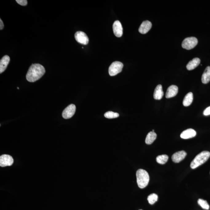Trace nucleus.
I'll return each instance as SVG.
<instances>
[{
	"mask_svg": "<svg viewBox=\"0 0 210 210\" xmlns=\"http://www.w3.org/2000/svg\"><path fill=\"white\" fill-rule=\"evenodd\" d=\"M13 157L10 155H3L0 157V166L1 167L10 166L14 164Z\"/></svg>",
	"mask_w": 210,
	"mask_h": 210,
	"instance_id": "6e6552de",
	"label": "nucleus"
},
{
	"mask_svg": "<svg viewBox=\"0 0 210 210\" xmlns=\"http://www.w3.org/2000/svg\"><path fill=\"white\" fill-rule=\"evenodd\" d=\"M75 38L78 42L82 45H86L89 42V38L86 34L83 32L78 31L75 34Z\"/></svg>",
	"mask_w": 210,
	"mask_h": 210,
	"instance_id": "0eeeda50",
	"label": "nucleus"
},
{
	"mask_svg": "<svg viewBox=\"0 0 210 210\" xmlns=\"http://www.w3.org/2000/svg\"><path fill=\"white\" fill-rule=\"evenodd\" d=\"M113 30L114 35L118 38L121 37L123 34V29L121 23L118 20L116 21L113 24Z\"/></svg>",
	"mask_w": 210,
	"mask_h": 210,
	"instance_id": "1a4fd4ad",
	"label": "nucleus"
},
{
	"mask_svg": "<svg viewBox=\"0 0 210 210\" xmlns=\"http://www.w3.org/2000/svg\"><path fill=\"white\" fill-rule=\"evenodd\" d=\"M4 27V23L1 20V19H0V29L1 30H2V29H3Z\"/></svg>",
	"mask_w": 210,
	"mask_h": 210,
	"instance_id": "a878e982",
	"label": "nucleus"
},
{
	"mask_svg": "<svg viewBox=\"0 0 210 210\" xmlns=\"http://www.w3.org/2000/svg\"><path fill=\"white\" fill-rule=\"evenodd\" d=\"M196 134V132L194 130L192 129H189L182 132L180 137L182 139H188L195 137Z\"/></svg>",
	"mask_w": 210,
	"mask_h": 210,
	"instance_id": "f8f14e48",
	"label": "nucleus"
},
{
	"mask_svg": "<svg viewBox=\"0 0 210 210\" xmlns=\"http://www.w3.org/2000/svg\"><path fill=\"white\" fill-rule=\"evenodd\" d=\"M76 110V107L74 104H71L69 105L63 111L62 114L63 118L65 119L71 118L74 116Z\"/></svg>",
	"mask_w": 210,
	"mask_h": 210,
	"instance_id": "423d86ee",
	"label": "nucleus"
},
{
	"mask_svg": "<svg viewBox=\"0 0 210 210\" xmlns=\"http://www.w3.org/2000/svg\"><path fill=\"white\" fill-rule=\"evenodd\" d=\"M123 67V64L120 61H116L113 62L109 69V73L110 76H113L117 75L121 72Z\"/></svg>",
	"mask_w": 210,
	"mask_h": 210,
	"instance_id": "20e7f679",
	"label": "nucleus"
},
{
	"mask_svg": "<svg viewBox=\"0 0 210 210\" xmlns=\"http://www.w3.org/2000/svg\"><path fill=\"white\" fill-rule=\"evenodd\" d=\"M198 203L204 209H209V205L207 201L202 199H199L198 200Z\"/></svg>",
	"mask_w": 210,
	"mask_h": 210,
	"instance_id": "4be33fe9",
	"label": "nucleus"
},
{
	"mask_svg": "<svg viewBox=\"0 0 210 210\" xmlns=\"http://www.w3.org/2000/svg\"><path fill=\"white\" fill-rule=\"evenodd\" d=\"M158 196L156 194L153 193L148 196V200L149 204L151 205L153 204L158 200Z\"/></svg>",
	"mask_w": 210,
	"mask_h": 210,
	"instance_id": "412c9836",
	"label": "nucleus"
},
{
	"mask_svg": "<svg viewBox=\"0 0 210 210\" xmlns=\"http://www.w3.org/2000/svg\"><path fill=\"white\" fill-rule=\"evenodd\" d=\"M178 92V88L176 85H172L170 86L167 89L166 93V98H169L173 97L177 94Z\"/></svg>",
	"mask_w": 210,
	"mask_h": 210,
	"instance_id": "ddd939ff",
	"label": "nucleus"
},
{
	"mask_svg": "<svg viewBox=\"0 0 210 210\" xmlns=\"http://www.w3.org/2000/svg\"><path fill=\"white\" fill-rule=\"evenodd\" d=\"M16 2L20 4V5L22 6H26L27 4V0H17Z\"/></svg>",
	"mask_w": 210,
	"mask_h": 210,
	"instance_id": "b1692460",
	"label": "nucleus"
},
{
	"mask_svg": "<svg viewBox=\"0 0 210 210\" xmlns=\"http://www.w3.org/2000/svg\"><path fill=\"white\" fill-rule=\"evenodd\" d=\"M17 89H19V88L18 87V88H17Z\"/></svg>",
	"mask_w": 210,
	"mask_h": 210,
	"instance_id": "cd10ccee",
	"label": "nucleus"
},
{
	"mask_svg": "<svg viewBox=\"0 0 210 210\" xmlns=\"http://www.w3.org/2000/svg\"><path fill=\"white\" fill-rule=\"evenodd\" d=\"M198 41L196 38L189 37L185 39L182 43V46L184 49L190 50L195 48L197 45Z\"/></svg>",
	"mask_w": 210,
	"mask_h": 210,
	"instance_id": "39448f33",
	"label": "nucleus"
},
{
	"mask_svg": "<svg viewBox=\"0 0 210 210\" xmlns=\"http://www.w3.org/2000/svg\"><path fill=\"white\" fill-rule=\"evenodd\" d=\"M203 114L205 116L210 115V106L208 107L204 110L203 112Z\"/></svg>",
	"mask_w": 210,
	"mask_h": 210,
	"instance_id": "393cba45",
	"label": "nucleus"
},
{
	"mask_svg": "<svg viewBox=\"0 0 210 210\" xmlns=\"http://www.w3.org/2000/svg\"><path fill=\"white\" fill-rule=\"evenodd\" d=\"M193 101V94L189 92L185 96L183 101V105L184 106H189L192 104Z\"/></svg>",
	"mask_w": 210,
	"mask_h": 210,
	"instance_id": "a211bd4d",
	"label": "nucleus"
},
{
	"mask_svg": "<svg viewBox=\"0 0 210 210\" xmlns=\"http://www.w3.org/2000/svg\"><path fill=\"white\" fill-rule=\"evenodd\" d=\"M210 81V67H207L205 69L202 76L203 83L207 84Z\"/></svg>",
	"mask_w": 210,
	"mask_h": 210,
	"instance_id": "f3484780",
	"label": "nucleus"
},
{
	"mask_svg": "<svg viewBox=\"0 0 210 210\" xmlns=\"http://www.w3.org/2000/svg\"><path fill=\"white\" fill-rule=\"evenodd\" d=\"M152 27V23L146 20L144 21L139 28V31L142 34H145L149 31Z\"/></svg>",
	"mask_w": 210,
	"mask_h": 210,
	"instance_id": "9b49d317",
	"label": "nucleus"
},
{
	"mask_svg": "<svg viewBox=\"0 0 210 210\" xmlns=\"http://www.w3.org/2000/svg\"><path fill=\"white\" fill-rule=\"evenodd\" d=\"M45 68L42 65L32 64L27 72L26 79L29 82H34L40 79L45 74Z\"/></svg>",
	"mask_w": 210,
	"mask_h": 210,
	"instance_id": "f257e3e1",
	"label": "nucleus"
},
{
	"mask_svg": "<svg viewBox=\"0 0 210 210\" xmlns=\"http://www.w3.org/2000/svg\"><path fill=\"white\" fill-rule=\"evenodd\" d=\"M210 157V153L208 151H203L198 154L192 161L191 168L195 169L202 165L208 160Z\"/></svg>",
	"mask_w": 210,
	"mask_h": 210,
	"instance_id": "7ed1b4c3",
	"label": "nucleus"
},
{
	"mask_svg": "<svg viewBox=\"0 0 210 210\" xmlns=\"http://www.w3.org/2000/svg\"><path fill=\"white\" fill-rule=\"evenodd\" d=\"M137 181L140 188H144L147 186L149 180V176L146 170L140 169L136 172Z\"/></svg>",
	"mask_w": 210,
	"mask_h": 210,
	"instance_id": "f03ea898",
	"label": "nucleus"
},
{
	"mask_svg": "<svg viewBox=\"0 0 210 210\" xmlns=\"http://www.w3.org/2000/svg\"><path fill=\"white\" fill-rule=\"evenodd\" d=\"M10 61V57L8 55H5L0 61V73L4 72L7 68Z\"/></svg>",
	"mask_w": 210,
	"mask_h": 210,
	"instance_id": "4468645a",
	"label": "nucleus"
},
{
	"mask_svg": "<svg viewBox=\"0 0 210 210\" xmlns=\"http://www.w3.org/2000/svg\"></svg>",
	"mask_w": 210,
	"mask_h": 210,
	"instance_id": "c85d7f7f",
	"label": "nucleus"
},
{
	"mask_svg": "<svg viewBox=\"0 0 210 210\" xmlns=\"http://www.w3.org/2000/svg\"><path fill=\"white\" fill-rule=\"evenodd\" d=\"M168 157L166 155H163L158 156L157 157L156 160L157 163L160 164H165L168 161Z\"/></svg>",
	"mask_w": 210,
	"mask_h": 210,
	"instance_id": "aec40b11",
	"label": "nucleus"
},
{
	"mask_svg": "<svg viewBox=\"0 0 210 210\" xmlns=\"http://www.w3.org/2000/svg\"><path fill=\"white\" fill-rule=\"evenodd\" d=\"M104 115L106 118L113 119L118 117L119 116V114L117 113L112 112V111H108L105 113Z\"/></svg>",
	"mask_w": 210,
	"mask_h": 210,
	"instance_id": "5701e85b",
	"label": "nucleus"
},
{
	"mask_svg": "<svg viewBox=\"0 0 210 210\" xmlns=\"http://www.w3.org/2000/svg\"><path fill=\"white\" fill-rule=\"evenodd\" d=\"M200 63V60L199 58H195L189 61L186 65V68L189 70L194 69L199 66Z\"/></svg>",
	"mask_w": 210,
	"mask_h": 210,
	"instance_id": "dca6fc26",
	"label": "nucleus"
},
{
	"mask_svg": "<svg viewBox=\"0 0 210 210\" xmlns=\"http://www.w3.org/2000/svg\"><path fill=\"white\" fill-rule=\"evenodd\" d=\"M152 132H154V130H153Z\"/></svg>",
	"mask_w": 210,
	"mask_h": 210,
	"instance_id": "bb28decb",
	"label": "nucleus"
},
{
	"mask_svg": "<svg viewBox=\"0 0 210 210\" xmlns=\"http://www.w3.org/2000/svg\"><path fill=\"white\" fill-rule=\"evenodd\" d=\"M186 155H187V153L185 151H180L173 154L172 157V159L173 162L178 163L184 159Z\"/></svg>",
	"mask_w": 210,
	"mask_h": 210,
	"instance_id": "9d476101",
	"label": "nucleus"
},
{
	"mask_svg": "<svg viewBox=\"0 0 210 210\" xmlns=\"http://www.w3.org/2000/svg\"><path fill=\"white\" fill-rule=\"evenodd\" d=\"M164 93L162 89V86L161 85H157L155 88L153 94L154 99L160 100L162 98Z\"/></svg>",
	"mask_w": 210,
	"mask_h": 210,
	"instance_id": "2eb2a0df",
	"label": "nucleus"
},
{
	"mask_svg": "<svg viewBox=\"0 0 210 210\" xmlns=\"http://www.w3.org/2000/svg\"><path fill=\"white\" fill-rule=\"evenodd\" d=\"M157 135L155 132H150L146 136L145 142L147 145H150L153 143L157 138Z\"/></svg>",
	"mask_w": 210,
	"mask_h": 210,
	"instance_id": "6ab92c4d",
	"label": "nucleus"
}]
</instances>
